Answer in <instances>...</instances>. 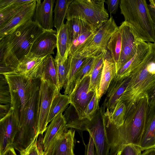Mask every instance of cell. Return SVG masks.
<instances>
[{
    "instance_id": "obj_1",
    "label": "cell",
    "mask_w": 155,
    "mask_h": 155,
    "mask_svg": "<svg viewBox=\"0 0 155 155\" xmlns=\"http://www.w3.org/2000/svg\"><path fill=\"white\" fill-rule=\"evenodd\" d=\"M149 108L148 96L137 101L126 116L123 124L117 127L107 114L106 130L110 147L109 155H117L122 147L132 144L140 147Z\"/></svg>"
},
{
    "instance_id": "obj_2",
    "label": "cell",
    "mask_w": 155,
    "mask_h": 155,
    "mask_svg": "<svg viewBox=\"0 0 155 155\" xmlns=\"http://www.w3.org/2000/svg\"><path fill=\"white\" fill-rule=\"evenodd\" d=\"M45 31L31 20L0 39V74L14 72L28 55L34 41Z\"/></svg>"
},
{
    "instance_id": "obj_3",
    "label": "cell",
    "mask_w": 155,
    "mask_h": 155,
    "mask_svg": "<svg viewBox=\"0 0 155 155\" xmlns=\"http://www.w3.org/2000/svg\"><path fill=\"white\" fill-rule=\"evenodd\" d=\"M150 44L149 53L131 73L127 87L118 100L126 105L125 116L155 82V42H150Z\"/></svg>"
},
{
    "instance_id": "obj_4",
    "label": "cell",
    "mask_w": 155,
    "mask_h": 155,
    "mask_svg": "<svg viewBox=\"0 0 155 155\" xmlns=\"http://www.w3.org/2000/svg\"><path fill=\"white\" fill-rule=\"evenodd\" d=\"M121 14L124 21L131 25L141 38L147 42H155V24L146 0H120Z\"/></svg>"
},
{
    "instance_id": "obj_5",
    "label": "cell",
    "mask_w": 155,
    "mask_h": 155,
    "mask_svg": "<svg viewBox=\"0 0 155 155\" xmlns=\"http://www.w3.org/2000/svg\"><path fill=\"white\" fill-rule=\"evenodd\" d=\"M2 74L6 78L9 87L11 98V108L19 127L23 120L39 78L31 80L23 75L14 72Z\"/></svg>"
},
{
    "instance_id": "obj_6",
    "label": "cell",
    "mask_w": 155,
    "mask_h": 155,
    "mask_svg": "<svg viewBox=\"0 0 155 155\" xmlns=\"http://www.w3.org/2000/svg\"><path fill=\"white\" fill-rule=\"evenodd\" d=\"M40 84V78H39L23 120L19 126V130L15 138L13 146L19 152L28 147L38 135Z\"/></svg>"
},
{
    "instance_id": "obj_7",
    "label": "cell",
    "mask_w": 155,
    "mask_h": 155,
    "mask_svg": "<svg viewBox=\"0 0 155 155\" xmlns=\"http://www.w3.org/2000/svg\"><path fill=\"white\" fill-rule=\"evenodd\" d=\"M104 2V0H73L68 7L65 18L80 19L97 30L108 19Z\"/></svg>"
},
{
    "instance_id": "obj_8",
    "label": "cell",
    "mask_w": 155,
    "mask_h": 155,
    "mask_svg": "<svg viewBox=\"0 0 155 155\" xmlns=\"http://www.w3.org/2000/svg\"><path fill=\"white\" fill-rule=\"evenodd\" d=\"M105 109L102 105L91 120L84 119L83 131L88 132L92 137L96 155H109L110 147L106 133Z\"/></svg>"
},
{
    "instance_id": "obj_9",
    "label": "cell",
    "mask_w": 155,
    "mask_h": 155,
    "mask_svg": "<svg viewBox=\"0 0 155 155\" xmlns=\"http://www.w3.org/2000/svg\"><path fill=\"white\" fill-rule=\"evenodd\" d=\"M118 28L113 16H111L76 53L86 58L94 57L101 54L107 50L111 37Z\"/></svg>"
},
{
    "instance_id": "obj_10",
    "label": "cell",
    "mask_w": 155,
    "mask_h": 155,
    "mask_svg": "<svg viewBox=\"0 0 155 155\" xmlns=\"http://www.w3.org/2000/svg\"><path fill=\"white\" fill-rule=\"evenodd\" d=\"M119 28L121 35V48L119 61L116 67V73L134 56L138 44L143 40L135 28L128 22L123 21Z\"/></svg>"
},
{
    "instance_id": "obj_11",
    "label": "cell",
    "mask_w": 155,
    "mask_h": 155,
    "mask_svg": "<svg viewBox=\"0 0 155 155\" xmlns=\"http://www.w3.org/2000/svg\"><path fill=\"white\" fill-rule=\"evenodd\" d=\"M59 93L60 91L55 86L40 78L39 91L38 135L43 134L46 130L52 101L55 96Z\"/></svg>"
},
{
    "instance_id": "obj_12",
    "label": "cell",
    "mask_w": 155,
    "mask_h": 155,
    "mask_svg": "<svg viewBox=\"0 0 155 155\" xmlns=\"http://www.w3.org/2000/svg\"><path fill=\"white\" fill-rule=\"evenodd\" d=\"M66 127L61 130L43 150V155H75V130Z\"/></svg>"
},
{
    "instance_id": "obj_13",
    "label": "cell",
    "mask_w": 155,
    "mask_h": 155,
    "mask_svg": "<svg viewBox=\"0 0 155 155\" xmlns=\"http://www.w3.org/2000/svg\"><path fill=\"white\" fill-rule=\"evenodd\" d=\"M37 0H32L23 5L11 18L0 26V39L28 22L33 20Z\"/></svg>"
},
{
    "instance_id": "obj_14",
    "label": "cell",
    "mask_w": 155,
    "mask_h": 155,
    "mask_svg": "<svg viewBox=\"0 0 155 155\" xmlns=\"http://www.w3.org/2000/svg\"><path fill=\"white\" fill-rule=\"evenodd\" d=\"M90 83V75L85 77L76 84L72 92L69 95L71 104L74 107L79 119H83L84 110L93 97L95 92L89 90Z\"/></svg>"
},
{
    "instance_id": "obj_15",
    "label": "cell",
    "mask_w": 155,
    "mask_h": 155,
    "mask_svg": "<svg viewBox=\"0 0 155 155\" xmlns=\"http://www.w3.org/2000/svg\"><path fill=\"white\" fill-rule=\"evenodd\" d=\"M57 47V31L53 29L45 30L34 41L27 56L43 58L54 54V49Z\"/></svg>"
},
{
    "instance_id": "obj_16",
    "label": "cell",
    "mask_w": 155,
    "mask_h": 155,
    "mask_svg": "<svg viewBox=\"0 0 155 155\" xmlns=\"http://www.w3.org/2000/svg\"><path fill=\"white\" fill-rule=\"evenodd\" d=\"M18 130L17 122L11 108L8 114L0 120V154L14 148V140Z\"/></svg>"
},
{
    "instance_id": "obj_17",
    "label": "cell",
    "mask_w": 155,
    "mask_h": 155,
    "mask_svg": "<svg viewBox=\"0 0 155 155\" xmlns=\"http://www.w3.org/2000/svg\"><path fill=\"white\" fill-rule=\"evenodd\" d=\"M150 49V42L143 40L140 42L135 54L117 71L114 79L116 81H119L129 76L132 72L146 57Z\"/></svg>"
},
{
    "instance_id": "obj_18",
    "label": "cell",
    "mask_w": 155,
    "mask_h": 155,
    "mask_svg": "<svg viewBox=\"0 0 155 155\" xmlns=\"http://www.w3.org/2000/svg\"><path fill=\"white\" fill-rule=\"evenodd\" d=\"M54 0H37L33 21L45 30H53L54 26L53 9Z\"/></svg>"
},
{
    "instance_id": "obj_19",
    "label": "cell",
    "mask_w": 155,
    "mask_h": 155,
    "mask_svg": "<svg viewBox=\"0 0 155 155\" xmlns=\"http://www.w3.org/2000/svg\"><path fill=\"white\" fill-rule=\"evenodd\" d=\"M130 79V76L119 81L112 80L107 90L106 96L102 105L110 114L113 111L117 102L125 91Z\"/></svg>"
},
{
    "instance_id": "obj_20",
    "label": "cell",
    "mask_w": 155,
    "mask_h": 155,
    "mask_svg": "<svg viewBox=\"0 0 155 155\" xmlns=\"http://www.w3.org/2000/svg\"><path fill=\"white\" fill-rule=\"evenodd\" d=\"M46 57L39 58L26 57L19 63L13 72L23 75L31 80L39 78L43 61Z\"/></svg>"
},
{
    "instance_id": "obj_21",
    "label": "cell",
    "mask_w": 155,
    "mask_h": 155,
    "mask_svg": "<svg viewBox=\"0 0 155 155\" xmlns=\"http://www.w3.org/2000/svg\"><path fill=\"white\" fill-rule=\"evenodd\" d=\"M139 147L142 151L155 148V102L149 106L145 129Z\"/></svg>"
},
{
    "instance_id": "obj_22",
    "label": "cell",
    "mask_w": 155,
    "mask_h": 155,
    "mask_svg": "<svg viewBox=\"0 0 155 155\" xmlns=\"http://www.w3.org/2000/svg\"><path fill=\"white\" fill-rule=\"evenodd\" d=\"M87 58L78 53L68 56V73L63 87L64 89V94L69 95L73 91L75 86V78L76 74Z\"/></svg>"
},
{
    "instance_id": "obj_23",
    "label": "cell",
    "mask_w": 155,
    "mask_h": 155,
    "mask_svg": "<svg viewBox=\"0 0 155 155\" xmlns=\"http://www.w3.org/2000/svg\"><path fill=\"white\" fill-rule=\"evenodd\" d=\"M116 74L115 65L107 50L104 61L98 97L99 99L106 93L109 85Z\"/></svg>"
},
{
    "instance_id": "obj_24",
    "label": "cell",
    "mask_w": 155,
    "mask_h": 155,
    "mask_svg": "<svg viewBox=\"0 0 155 155\" xmlns=\"http://www.w3.org/2000/svg\"><path fill=\"white\" fill-rule=\"evenodd\" d=\"M32 0H0V26L13 15L23 5Z\"/></svg>"
},
{
    "instance_id": "obj_25",
    "label": "cell",
    "mask_w": 155,
    "mask_h": 155,
    "mask_svg": "<svg viewBox=\"0 0 155 155\" xmlns=\"http://www.w3.org/2000/svg\"><path fill=\"white\" fill-rule=\"evenodd\" d=\"M107 50L95 57L93 66L90 74V83L89 90L98 94L101 80Z\"/></svg>"
},
{
    "instance_id": "obj_26",
    "label": "cell",
    "mask_w": 155,
    "mask_h": 155,
    "mask_svg": "<svg viewBox=\"0 0 155 155\" xmlns=\"http://www.w3.org/2000/svg\"><path fill=\"white\" fill-rule=\"evenodd\" d=\"M40 78L55 86L60 91L55 60L51 54L48 55L43 61Z\"/></svg>"
},
{
    "instance_id": "obj_27",
    "label": "cell",
    "mask_w": 155,
    "mask_h": 155,
    "mask_svg": "<svg viewBox=\"0 0 155 155\" xmlns=\"http://www.w3.org/2000/svg\"><path fill=\"white\" fill-rule=\"evenodd\" d=\"M66 23L68 28L69 47L73 40L80 35L89 31L96 30L85 21L78 18L68 19Z\"/></svg>"
},
{
    "instance_id": "obj_28",
    "label": "cell",
    "mask_w": 155,
    "mask_h": 155,
    "mask_svg": "<svg viewBox=\"0 0 155 155\" xmlns=\"http://www.w3.org/2000/svg\"><path fill=\"white\" fill-rule=\"evenodd\" d=\"M66 122L62 113L56 116L47 127L42 141L43 150H46L57 134L66 127Z\"/></svg>"
},
{
    "instance_id": "obj_29",
    "label": "cell",
    "mask_w": 155,
    "mask_h": 155,
    "mask_svg": "<svg viewBox=\"0 0 155 155\" xmlns=\"http://www.w3.org/2000/svg\"><path fill=\"white\" fill-rule=\"evenodd\" d=\"M63 116L66 122V127L76 130L79 134L83 142H84L82 134L84 127V118L82 120L79 119L74 107L71 104L65 110Z\"/></svg>"
},
{
    "instance_id": "obj_30",
    "label": "cell",
    "mask_w": 155,
    "mask_h": 155,
    "mask_svg": "<svg viewBox=\"0 0 155 155\" xmlns=\"http://www.w3.org/2000/svg\"><path fill=\"white\" fill-rule=\"evenodd\" d=\"M70 103L68 95L62 94L59 93L56 95L51 104L48 119V124L58 115L62 113Z\"/></svg>"
},
{
    "instance_id": "obj_31",
    "label": "cell",
    "mask_w": 155,
    "mask_h": 155,
    "mask_svg": "<svg viewBox=\"0 0 155 155\" xmlns=\"http://www.w3.org/2000/svg\"><path fill=\"white\" fill-rule=\"evenodd\" d=\"M73 0H57L53 12L54 13V26L58 33L64 24L68 9Z\"/></svg>"
},
{
    "instance_id": "obj_32",
    "label": "cell",
    "mask_w": 155,
    "mask_h": 155,
    "mask_svg": "<svg viewBox=\"0 0 155 155\" xmlns=\"http://www.w3.org/2000/svg\"><path fill=\"white\" fill-rule=\"evenodd\" d=\"M57 48L56 54L62 59L64 60L68 58L69 45L67 26L66 23L57 33Z\"/></svg>"
},
{
    "instance_id": "obj_33",
    "label": "cell",
    "mask_w": 155,
    "mask_h": 155,
    "mask_svg": "<svg viewBox=\"0 0 155 155\" xmlns=\"http://www.w3.org/2000/svg\"><path fill=\"white\" fill-rule=\"evenodd\" d=\"M121 48V35L120 30L118 28L111 37L107 48L115 64V67L117 65L119 61Z\"/></svg>"
},
{
    "instance_id": "obj_34",
    "label": "cell",
    "mask_w": 155,
    "mask_h": 155,
    "mask_svg": "<svg viewBox=\"0 0 155 155\" xmlns=\"http://www.w3.org/2000/svg\"><path fill=\"white\" fill-rule=\"evenodd\" d=\"M55 60L58 74L59 90H60L65 85L68 71V58L64 60L62 59L56 54Z\"/></svg>"
},
{
    "instance_id": "obj_35",
    "label": "cell",
    "mask_w": 155,
    "mask_h": 155,
    "mask_svg": "<svg viewBox=\"0 0 155 155\" xmlns=\"http://www.w3.org/2000/svg\"><path fill=\"white\" fill-rule=\"evenodd\" d=\"M126 106L122 101H118L113 111L110 114V122L117 127L122 125L125 120Z\"/></svg>"
},
{
    "instance_id": "obj_36",
    "label": "cell",
    "mask_w": 155,
    "mask_h": 155,
    "mask_svg": "<svg viewBox=\"0 0 155 155\" xmlns=\"http://www.w3.org/2000/svg\"><path fill=\"white\" fill-rule=\"evenodd\" d=\"M96 30L86 32L77 37L72 41L68 50V56L75 54L93 35Z\"/></svg>"
},
{
    "instance_id": "obj_37",
    "label": "cell",
    "mask_w": 155,
    "mask_h": 155,
    "mask_svg": "<svg viewBox=\"0 0 155 155\" xmlns=\"http://www.w3.org/2000/svg\"><path fill=\"white\" fill-rule=\"evenodd\" d=\"M95 57L88 58L76 74L75 84L81 81L85 77L90 75L93 66Z\"/></svg>"
},
{
    "instance_id": "obj_38",
    "label": "cell",
    "mask_w": 155,
    "mask_h": 155,
    "mask_svg": "<svg viewBox=\"0 0 155 155\" xmlns=\"http://www.w3.org/2000/svg\"><path fill=\"white\" fill-rule=\"evenodd\" d=\"M0 74V104H11V93L8 82L5 76Z\"/></svg>"
},
{
    "instance_id": "obj_39",
    "label": "cell",
    "mask_w": 155,
    "mask_h": 155,
    "mask_svg": "<svg viewBox=\"0 0 155 155\" xmlns=\"http://www.w3.org/2000/svg\"><path fill=\"white\" fill-rule=\"evenodd\" d=\"M100 100L98 94L95 92L93 97L84 110L83 119L87 118L90 120L92 119L100 107L99 105Z\"/></svg>"
},
{
    "instance_id": "obj_40",
    "label": "cell",
    "mask_w": 155,
    "mask_h": 155,
    "mask_svg": "<svg viewBox=\"0 0 155 155\" xmlns=\"http://www.w3.org/2000/svg\"><path fill=\"white\" fill-rule=\"evenodd\" d=\"M36 140L34 141L27 148L20 152V155H43V146L38 147Z\"/></svg>"
},
{
    "instance_id": "obj_41",
    "label": "cell",
    "mask_w": 155,
    "mask_h": 155,
    "mask_svg": "<svg viewBox=\"0 0 155 155\" xmlns=\"http://www.w3.org/2000/svg\"><path fill=\"white\" fill-rule=\"evenodd\" d=\"M141 152L139 147L129 144L123 146L118 153L120 155H139Z\"/></svg>"
},
{
    "instance_id": "obj_42",
    "label": "cell",
    "mask_w": 155,
    "mask_h": 155,
    "mask_svg": "<svg viewBox=\"0 0 155 155\" xmlns=\"http://www.w3.org/2000/svg\"><path fill=\"white\" fill-rule=\"evenodd\" d=\"M120 0H105V2L108 6V10L111 15L115 14L118 10Z\"/></svg>"
},
{
    "instance_id": "obj_43",
    "label": "cell",
    "mask_w": 155,
    "mask_h": 155,
    "mask_svg": "<svg viewBox=\"0 0 155 155\" xmlns=\"http://www.w3.org/2000/svg\"><path fill=\"white\" fill-rule=\"evenodd\" d=\"M83 144L85 146L84 155H96L94 142L90 135L88 143L86 144L84 142Z\"/></svg>"
},
{
    "instance_id": "obj_44",
    "label": "cell",
    "mask_w": 155,
    "mask_h": 155,
    "mask_svg": "<svg viewBox=\"0 0 155 155\" xmlns=\"http://www.w3.org/2000/svg\"><path fill=\"white\" fill-rule=\"evenodd\" d=\"M149 106L155 102V82L147 93Z\"/></svg>"
},
{
    "instance_id": "obj_45",
    "label": "cell",
    "mask_w": 155,
    "mask_h": 155,
    "mask_svg": "<svg viewBox=\"0 0 155 155\" xmlns=\"http://www.w3.org/2000/svg\"><path fill=\"white\" fill-rule=\"evenodd\" d=\"M11 104L0 105V120L5 117L10 110Z\"/></svg>"
},
{
    "instance_id": "obj_46",
    "label": "cell",
    "mask_w": 155,
    "mask_h": 155,
    "mask_svg": "<svg viewBox=\"0 0 155 155\" xmlns=\"http://www.w3.org/2000/svg\"><path fill=\"white\" fill-rule=\"evenodd\" d=\"M149 4H148V7L151 18L155 24V5L153 0L149 1Z\"/></svg>"
},
{
    "instance_id": "obj_47",
    "label": "cell",
    "mask_w": 155,
    "mask_h": 155,
    "mask_svg": "<svg viewBox=\"0 0 155 155\" xmlns=\"http://www.w3.org/2000/svg\"><path fill=\"white\" fill-rule=\"evenodd\" d=\"M139 155H155V148L146 150L143 153L141 152Z\"/></svg>"
},
{
    "instance_id": "obj_48",
    "label": "cell",
    "mask_w": 155,
    "mask_h": 155,
    "mask_svg": "<svg viewBox=\"0 0 155 155\" xmlns=\"http://www.w3.org/2000/svg\"><path fill=\"white\" fill-rule=\"evenodd\" d=\"M14 148H12L9 149L3 154L0 155H17Z\"/></svg>"
},
{
    "instance_id": "obj_49",
    "label": "cell",
    "mask_w": 155,
    "mask_h": 155,
    "mask_svg": "<svg viewBox=\"0 0 155 155\" xmlns=\"http://www.w3.org/2000/svg\"><path fill=\"white\" fill-rule=\"evenodd\" d=\"M153 1L154 5H155V0H153Z\"/></svg>"
},
{
    "instance_id": "obj_50",
    "label": "cell",
    "mask_w": 155,
    "mask_h": 155,
    "mask_svg": "<svg viewBox=\"0 0 155 155\" xmlns=\"http://www.w3.org/2000/svg\"><path fill=\"white\" fill-rule=\"evenodd\" d=\"M117 155H120L119 153H118Z\"/></svg>"
}]
</instances>
